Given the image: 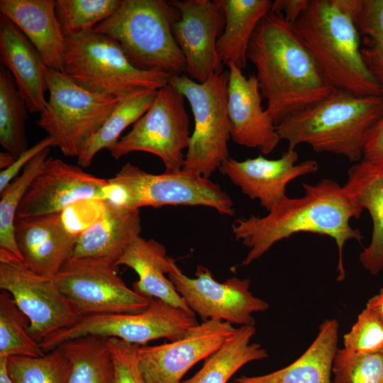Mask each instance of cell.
Masks as SVG:
<instances>
[{"label":"cell","mask_w":383,"mask_h":383,"mask_svg":"<svg viewBox=\"0 0 383 383\" xmlns=\"http://www.w3.org/2000/svg\"><path fill=\"white\" fill-rule=\"evenodd\" d=\"M304 194L300 197L286 196L263 217L251 216L235 220L232 231L237 240L249 248L242 262L245 266L260 257L276 243L298 233L326 235L335 242L338 251V281L345 277L343 251L345 243L363 237L350 226L363 209L347 191L331 179L314 184L302 183Z\"/></svg>","instance_id":"cell-1"},{"label":"cell","mask_w":383,"mask_h":383,"mask_svg":"<svg viewBox=\"0 0 383 383\" xmlns=\"http://www.w3.org/2000/svg\"><path fill=\"white\" fill-rule=\"evenodd\" d=\"M247 59L255 68L266 110L276 125L326 97L333 88L293 24L270 11L257 26Z\"/></svg>","instance_id":"cell-2"},{"label":"cell","mask_w":383,"mask_h":383,"mask_svg":"<svg viewBox=\"0 0 383 383\" xmlns=\"http://www.w3.org/2000/svg\"><path fill=\"white\" fill-rule=\"evenodd\" d=\"M360 0H309L294 26L333 89L358 96H382L361 54L355 15Z\"/></svg>","instance_id":"cell-3"},{"label":"cell","mask_w":383,"mask_h":383,"mask_svg":"<svg viewBox=\"0 0 383 383\" xmlns=\"http://www.w3.org/2000/svg\"><path fill=\"white\" fill-rule=\"evenodd\" d=\"M383 115V96H358L339 90L294 113L277 131L288 148L302 144L356 163L362 159L367 137Z\"/></svg>","instance_id":"cell-4"},{"label":"cell","mask_w":383,"mask_h":383,"mask_svg":"<svg viewBox=\"0 0 383 383\" xmlns=\"http://www.w3.org/2000/svg\"><path fill=\"white\" fill-rule=\"evenodd\" d=\"M179 11L169 1L121 0L94 31L115 39L136 67L185 74L186 62L173 34Z\"/></svg>","instance_id":"cell-5"},{"label":"cell","mask_w":383,"mask_h":383,"mask_svg":"<svg viewBox=\"0 0 383 383\" xmlns=\"http://www.w3.org/2000/svg\"><path fill=\"white\" fill-rule=\"evenodd\" d=\"M66 38L63 72L94 92L121 97L139 89H160L172 74L134 66L113 38L90 30Z\"/></svg>","instance_id":"cell-6"},{"label":"cell","mask_w":383,"mask_h":383,"mask_svg":"<svg viewBox=\"0 0 383 383\" xmlns=\"http://www.w3.org/2000/svg\"><path fill=\"white\" fill-rule=\"evenodd\" d=\"M228 71L200 83L186 74L172 75L170 84L188 101L194 126L182 170L206 178L229 157L231 123L227 111Z\"/></svg>","instance_id":"cell-7"},{"label":"cell","mask_w":383,"mask_h":383,"mask_svg":"<svg viewBox=\"0 0 383 383\" xmlns=\"http://www.w3.org/2000/svg\"><path fill=\"white\" fill-rule=\"evenodd\" d=\"M49 98L37 121L66 157H77L104 124L118 98L88 90L45 66Z\"/></svg>","instance_id":"cell-8"},{"label":"cell","mask_w":383,"mask_h":383,"mask_svg":"<svg viewBox=\"0 0 383 383\" xmlns=\"http://www.w3.org/2000/svg\"><path fill=\"white\" fill-rule=\"evenodd\" d=\"M109 181L116 189L120 205L128 209L204 206L221 214H234L229 195L209 178L192 172L181 170L152 174L127 162Z\"/></svg>","instance_id":"cell-9"},{"label":"cell","mask_w":383,"mask_h":383,"mask_svg":"<svg viewBox=\"0 0 383 383\" xmlns=\"http://www.w3.org/2000/svg\"><path fill=\"white\" fill-rule=\"evenodd\" d=\"M197 324L194 313L160 299H151L149 306L139 312L83 317L72 326L50 335L40 344L45 353H48L66 341L93 335L117 338L143 346L160 338L177 340Z\"/></svg>","instance_id":"cell-10"},{"label":"cell","mask_w":383,"mask_h":383,"mask_svg":"<svg viewBox=\"0 0 383 383\" xmlns=\"http://www.w3.org/2000/svg\"><path fill=\"white\" fill-rule=\"evenodd\" d=\"M116 262L102 257H70L52 278L82 318L145 309L151 299L129 288Z\"/></svg>","instance_id":"cell-11"},{"label":"cell","mask_w":383,"mask_h":383,"mask_svg":"<svg viewBox=\"0 0 383 383\" xmlns=\"http://www.w3.org/2000/svg\"><path fill=\"white\" fill-rule=\"evenodd\" d=\"M184 97L171 84L157 90L149 109L132 129L109 150L118 160L133 152H146L158 157L165 172L182 170L191 136Z\"/></svg>","instance_id":"cell-12"},{"label":"cell","mask_w":383,"mask_h":383,"mask_svg":"<svg viewBox=\"0 0 383 383\" xmlns=\"http://www.w3.org/2000/svg\"><path fill=\"white\" fill-rule=\"evenodd\" d=\"M0 289L11 294L28 318L29 333L39 343L82 318L52 278L34 273L21 260L1 250Z\"/></svg>","instance_id":"cell-13"},{"label":"cell","mask_w":383,"mask_h":383,"mask_svg":"<svg viewBox=\"0 0 383 383\" xmlns=\"http://www.w3.org/2000/svg\"><path fill=\"white\" fill-rule=\"evenodd\" d=\"M167 277L189 309L204 321L255 326L253 313L269 308L267 302L250 292L249 279L233 277L219 282L209 270L201 265L196 267L195 277L192 278L176 264Z\"/></svg>","instance_id":"cell-14"},{"label":"cell","mask_w":383,"mask_h":383,"mask_svg":"<svg viewBox=\"0 0 383 383\" xmlns=\"http://www.w3.org/2000/svg\"><path fill=\"white\" fill-rule=\"evenodd\" d=\"M109 182L85 172L82 167L57 158H48L18 207L16 217L63 213L84 201H105Z\"/></svg>","instance_id":"cell-15"},{"label":"cell","mask_w":383,"mask_h":383,"mask_svg":"<svg viewBox=\"0 0 383 383\" xmlns=\"http://www.w3.org/2000/svg\"><path fill=\"white\" fill-rule=\"evenodd\" d=\"M169 1L180 13L173 26V34L185 58V74L202 83L223 72L217 50V42L225 25L220 0Z\"/></svg>","instance_id":"cell-16"},{"label":"cell","mask_w":383,"mask_h":383,"mask_svg":"<svg viewBox=\"0 0 383 383\" xmlns=\"http://www.w3.org/2000/svg\"><path fill=\"white\" fill-rule=\"evenodd\" d=\"M231 323L206 320L182 338L158 345L140 346V370L147 383H181L188 370L214 353L235 331Z\"/></svg>","instance_id":"cell-17"},{"label":"cell","mask_w":383,"mask_h":383,"mask_svg":"<svg viewBox=\"0 0 383 383\" xmlns=\"http://www.w3.org/2000/svg\"><path fill=\"white\" fill-rule=\"evenodd\" d=\"M296 149L288 148L277 159L258 155L239 161L229 157L219 167L223 175L251 199H257L269 211L284 199L286 187L294 179L316 172L319 167L314 160L298 162Z\"/></svg>","instance_id":"cell-18"},{"label":"cell","mask_w":383,"mask_h":383,"mask_svg":"<svg viewBox=\"0 0 383 383\" xmlns=\"http://www.w3.org/2000/svg\"><path fill=\"white\" fill-rule=\"evenodd\" d=\"M227 87V111L231 138L240 145L270 154L281 140L277 125L262 105V97L255 74L248 77L230 63Z\"/></svg>","instance_id":"cell-19"},{"label":"cell","mask_w":383,"mask_h":383,"mask_svg":"<svg viewBox=\"0 0 383 383\" xmlns=\"http://www.w3.org/2000/svg\"><path fill=\"white\" fill-rule=\"evenodd\" d=\"M79 234L67 226L63 213L15 220V238L23 262L48 278H52L71 257Z\"/></svg>","instance_id":"cell-20"},{"label":"cell","mask_w":383,"mask_h":383,"mask_svg":"<svg viewBox=\"0 0 383 383\" xmlns=\"http://www.w3.org/2000/svg\"><path fill=\"white\" fill-rule=\"evenodd\" d=\"M0 60L12 75L29 111L45 107L48 83L43 57L23 32L7 17L0 15Z\"/></svg>","instance_id":"cell-21"},{"label":"cell","mask_w":383,"mask_h":383,"mask_svg":"<svg viewBox=\"0 0 383 383\" xmlns=\"http://www.w3.org/2000/svg\"><path fill=\"white\" fill-rule=\"evenodd\" d=\"M1 14L10 19L41 55L45 65L63 72L66 38L54 0H1Z\"/></svg>","instance_id":"cell-22"},{"label":"cell","mask_w":383,"mask_h":383,"mask_svg":"<svg viewBox=\"0 0 383 383\" xmlns=\"http://www.w3.org/2000/svg\"><path fill=\"white\" fill-rule=\"evenodd\" d=\"M141 230L140 209L104 201L99 216L79 234L71 257H102L117 262Z\"/></svg>","instance_id":"cell-23"},{"label":"cell","mask_w":383,"mask_h":383,"mask_svg":"<svg viewBox=\"0 0 383 383\" xmlns=\"http://www.w3.org/2000/svg\"><path fill=\"white\" fill-rule=\"evenodd\" d=\"M116 264L128 267L138 274V279L133 284V289L138 294L193 313L167 277L176 263L167 256L162 243L139 235L127 247Z\"/></svg>","instance_id":"cell-24"},{"label":"cell","mask_w":383,"mask_h":383,"mask_svg":"<svg viewBox=\"0 0 383 383\" xmlns=\"http://www.w3.org/2000/svg\"><path fill=\"white\" fill-rule=\"evenodd\" d=\"M343 186L371 216V240L360 252L359 260L365 269L377 274L383 267V163L363 159L354 163Z\"/></svg>","instance_id":"cell-25"},{"label":"cell","mask_w":383,"mask_h":383,"mask_svg":"<svg viewBox=\"0 0 383 383\" xmlns=\"http://www.w3.org/2000/svg\"><path fill=\"white\" fill-rule=\"evenodd\" d=\"M338 328L335 319L326 320L313 342L294 362L269 374L241 376L231 383H331Z\"/></svg>","instance_id":"cell-26"},{"label":"cell","mask_w":383,"mask_h":383,"mask_svg":"<svg viewBox=\"0 0 383 383\" xmlns=\"http://www.w3.org/2000/svg\"><path fill=\"white\" fill-rule=\"evenodd\" d=\"M225 25L217 42L223 65L232 63L243 70L248 62L251 38L261 20L271 11L270 0H220Z\"/></svg>","instance_id":"cell-27"},{"label":"cell","mask_w":383,"mask_h":383,"mask_svg":"<svg viewBox=\"0 0 383 383\" xmlns=\"http://www.w3.org/2000/svg\"><path fill=\"white\" fill-rule=\"evenodd\" d=\"M255 332V326L236 328L194 375L181 383H227L244 365L267 358V350L261 345L251 343Z\"/></svg>","instance_id":"cell-28"},{"label":"cell","mask_w":383,"mask_h":383,"mask_svg":"<svg viewBox=\"0 0 383 383\" xmlns=\"http://www.w3.org/2000/svg\"><path fill=\"white\" fill-rule=\"evenodd\" d=\"M157 93V89H139L118 97L104 124L82 146L77 157L78 165L87 167L99 152L112 148L124 130L133 125L149 109Z\"/></svg>","instance_id":"cell-29"},{"label":"cell","mask_w":383,"mask_h":383,"mask_svg":"<svg viewBox=\"0 0 383 383\" xmlns=\"http://www.w3.org/2000/svg\"><path fill=\"white\" fill-rule=\"evenodd\" d=\"M71 363L67 383H114V366L107 338L83 336L57 347Z\"/></svg>","instance_id":"cell-30"},{"label":"cell","mask_w":383,"mask_h":383,"mask_svg":"<svg viewBox=\"0 0 383 383\" xmlns=\"http://www.w3.org/2000/svg\"><path fill=\"white\" fill-rule=\"evenodd\" d=\"M28 108L11 74L0 66V144L18 157L28 148L26 123Z\"/></svg>","instance_id":"cell-31"},{"label":"cell","mask_w":383,"mask_h":383,"mask_svg":"<svg viewBox=\"0 0 383 383\" xmlns=\"http://www.w3.org/2000/svg\"><path fill=\"white\" fill-rule=\"evenodd\" d=\"M50 148L33 157L23 172L1 193L0 200V250L22 260L15 238L17 211L31 183L44 165Z\"/></svg>","instance_id":"cell-32"},{"label":"cell","mask_w":383,"mask_h":383,"mask_svg":"<svg viewBox=\"0 0 383 383\" xmlns=\"http://www.w3.org/2000/svg\"><path fill=\"white\" fill-rule=\"evenodd\" d=\"M29 321L8 292H0V358L40 357L46 353L30 334Z\"/></svg>","instance_id":"cell-33"},{"label":"cell","mask_w":383,"mask_h":383,"mask_svg":"<svg viewBox=\"0 0 383 383\" xmlns=\"http://www.w3.org/2000/svg\"><path fill=\"white\" fill-rule=\"evenodd\" d=\"M355 22L363 61L383 96V0H360Z\"/></svg>","instance_id":"cell-34"},{"label":"cell","mask_w":383,"mask_h":383,"mask_svg":"<svg viewBox=\"0 0 383 383\" xmlns=\"http://www.w3.org/2000/svg\"><path fill=\"white\" fill-rule=\"evenodd\" d=\"M7 370L13 383H67L71 363L55 348L40 357L11 356Z\"/></svg>","instance_id":"cell-35"},{"label":"cell","mask_w":383,"mask_h":383,"mask_svg":"<svg viewBox=\"0 0 383 383\" xmlns=\"http://www.w3.org/2000/svg\"><path fill=\"white\" fill-rule=\"evenodd\" d=\"M121 0H57L55 12L65 37L93 30L111 16Z\"/></svg>","instance_id":"cell-36"},{"label":"cell","mask_w":383,"mask_h":383,"mask_svg":"<svg viewBox=\"0 0 383 383\" xmlns=\"http://www.w3.org/2000/svg\"><path fill=\"white\" fill-rule=\"evenodd\" d=\"M332 372L334 383H383V354L338 350Z\"/></svg>","instance_id":"cell-37"},{"label":"cell","mask_w":383,"mask_h":383,"mask_svg":"<svg viewBox=\"0 0 383 383\" xmlns=\"http://www.w3.org/2000/svg\"><path fill=\"white\" fill-rule=\"evenodd\" d=\"M343 345V348L355 353H382L383 322L366 307L350 331L344 335Z\"/></svg>","instance_id":"cell-38"},{"label":"cell","mask_w":383,"mask_h":383,"mask_svg":"<svg viewBox=\"0 0 383 383\" xmlns=\"http://www.w3.org/2000/svg\"><path fill=\"white\" fill-rule=\"evenodd\" d=\"M114 366V383H147L140 370V345L117 338H107Z\"/></svg>","instance_id":"cell-39"},{"label":"cell","mask_w":383,"mask_h":383,"mask_svg":"<svg viewBox=\"0 0 383 383\" xmlns=\"http://www.w3.org/2000/svg\"><path fill=\"white\" fill-rule=\"evenodd\" d=\"M53 145L52 139L47 136L21 154L9 167L1 170L0 172V193L13 182L20 170H23L33 157L45 149L53 147Z\"/></svg>","instance_id":"cell-40"},{"label":"cell","mask_w":383,"mask_h":383,"mask_svg":"<svg viewBox=\"0 0 383 383\" xmlns=\"http://www.w3.org/2000/svg\"><path fill=\"white\" fill-rule=\"evenodd\" d=\"M362 159L383 163V115L371 129L367 137Z\"/></svg>","instance_id":"cell-41"},{"label":"cell","mask_w":383,"mask_h":383,"mask_svg":"<svg viewBox=\"0 0 383 383\" xmlns=\"http://www.w3.org/2000/svg\"><path fill=\"white\" fill-rule=\"evenodd\" d=\"M309 0H275L271 11L280 13L288 22L294 24L306 9Z\"/></svg>","instance_id":"cell-42"},{"label":"cell","mask_w":383,"mask_h":383,"mask_svg":"<svg viewBox=\"0 0 383 383\" xmlns=\"http://www.w3.org/2000/svg\"><path fill=\"white\" fill-rule=\"evenodd\" d=\"M366 307L371 309L383 322V287L378 294L367 301Z\"/></svg>","instance_id":"cell-43"},{"label":"cell","mask_w":383,"mask_h":383,"mask_svg":"<svg viewBox=\"0 0 383 383\" xmlns=\"http://www.w3.org/2000/svg\"><path fill=\"white\" fill-rule=\"evenodd\" d=\"M6 361L7 358H0V383H13L7 370Z\"/></svg>","instance_id":"cell-44"},{"label":"cell","mask_w":383,"mask_h":383,"mask_svg":"<svg viewBox=\"0 0 383 383\" xmlns=\"http://www.w3.org/2000/svg\"><path fill=\"white\" fill-rule=\"evenodd\" d=\"M16 158V157L6 151L1 152L0 168L1 170L9 167L15 161Z\"/></svg>","instance_id":"cell-45"},{"label":"cell","mask_w":383,"mask_h":383,"mask_svg":"<svg viewBox=\"0 0 383 383\" xmlns=\"http://www.w3.org/2000/svg\"><path fill=\"white\" fill-rule=\"evenodd\" d=\"M382 354H383V352H382Z\"/></svg>","instance_id":"cell-46"}]
</instances>
